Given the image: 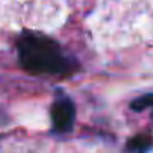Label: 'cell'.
<instances>
[{
    "label": "cell",
    "instance_id": "obj_2",
    "mask_svg": "<svg viewBox=\"0 0 153 153\" xmlns=\"http://www.w3.org/2000/svg\"><path fill=\"white\" fill-rule=\"evenodd\" d=\"M50 117H51V127L56 133H69L74 128L76 122V105L73 99L68 96H56L54 102L51 104L50 109Z\"/></svg>",
    "mask_w": 153,
    "mask_h": 153
},
{
    "label": "cell",
    "instance_id": "obj_3",
    "mask_svg": "<svg viewBox=\"0 0 153 153\" xmlns=\"http://www.w3.org/2000/svg\"><path fill=\"white\" fill-rule=\"evenodd\" d=\"M153 148V137L152 135H135L127 142L125 152L127 153H150Z\"/></svg>",
    "mask_w": 153,
    "mask_h": 153
},
{
    "label": "cell",
    "instance_id": "obj_1",
    "mask_svg": "<svg viewBox=\"0 0 153 153\" xmlns=\"http://www.w3.org/2000/svg\"><path fill=\"white\" fill-rule=\"evenodd\" d=\"M17 51L20 66L36 76H64L77 68L76 61L64 53L59 43L33 31H25L18 36Z\"/></svg>",
    "mask_w": 153,
    "mask_h": 153
},
{
    "label": "cell",
    "instance_id": "obj_4",
    "mask_svg": "<svg viewBox=\"0 0 153 153\" xmlns=\"http://www.w3.org/2000/svg\"><path fill=\"white\" fill-rule=\"evenodd\" d=\"M153 109V92L152 94H143V96L137 97L135 100L130 102V109L135 112H143L146 109Z\"/></svg>",
    "mask_w": 153,
    "mask_h": 153
}]
</instances>
